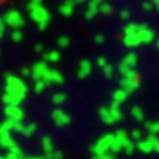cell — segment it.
Listing matches in <instances>:
<instances>
[{
  "instance_id": "obj_1",
  "label": "cell",
  "mask_w": 159,
  "mask_h": 159,
  "mask_svg": "<svg viewBox=\"0 0 159 159\" xmlns=\"http://www.w3.org/2000/svg\"><path fill=\"white\" fill-rule=\"evenodd\" d=\"M28 87L25 81L21 80L16 75L7 74L5 78V94L2 100L6 106H18L27 96Z\"/></svg>"
},
{
  "instance_id": "obj_2",
  "label": "cell",
  "mask_w": 159,
  "mask_h": 159,
  "mask_svg": "<svg viewBox=\"0 0 159 159\" xmlns=\"http://www.w3.org/2000/svg\"><path fill=\"white\" fill-rule=\"evenodd\" d=\"M28 12L31 19L34 21L40 28H44L46 25L50 21V15H49V11L44 9L41 5L39 6H28Z\"/></svg>"
},
{
  "instance_id": "obj_3",
  "label": "cell",
  "mask_w": 159,
  "mask_h": 159,
  "mask_svg": "<svg viewBox=\"0 0 159 159\" xmlns=\"http://www.w3.org/2000/svg\"><path fill=\"white\" fill-rule=\"evenodd\" d=\"M115 140V134H105L102 136L99 140L96 142V144L91 148V152H93V156H99V155H103V153H108L111 152V146Z\"/></svg>"
},
{
  "instance_id": "obj_4",
  "label": "cell",
  "mask_w": 159,
  "mask_h": 159,
  "mask_svg": "<svg viewBox=\"0 0 159 159\" xmlns=\"http://www.w3.org/2000/svg\"><path fill=\"white\" fill-rule=\"evenodd\" d=\"M131 142V137L130 134L124 130H118L115 133V140L112 143V146H111V153L116 155L119 150H124L125 146Z\"/></svg>"
},
{
  "instance_id": "obj_5",
  "label": "cell",
  "mask_w": 159,
  "mask_h": 159,
  "mask_svg": "<svg viewBox=\"0 0 159 159\" xmlns=\"http://www.w3.org/2000/svg\"><path fill=\"white\" fill-rule=\"evenodd\" d=\"M136 63H137V56L134 53H128V55L121 61V63H119V72L122 74V77L134 74V72H136V71H134Z\"/></svg>"
},
{
  "instance_id": "obj_6",
  "label": "cell",
  "mask_w": 159,
  "mask_h": 159,
  "mask_svg": "<svg viewBox=\"0 0 159 159\" xmlns=\"http://www.w3.org/2000/svg\"><path fill=\"white\" fill-rule=\"evenodd\" d=\"M2 19L6 24V27H12L15 30H19L24 25V16L18 11H9Z\"/></svg>"
},
{
  "instance_id": "obj_7",
  "label": "cell",
  "mask_w": 159,
  "mask_h": 159,
  "mask_svg": "<svg viewBox=\"0 0 159 159\" xmlns=\"http://www.w3.org/2000/svg\"><path fill=\"white\" fill-rule=\"evenodd\" d=\"M139 84H140V77L137 75V72L127 75V77H122V80H121V89L124 91H127L128 94H131L133 91L136 90L139 87Z\"/></svg>"
},
{
  "instance_id": "obj_8",
  "label": "cell",
  "mask_w": 159,
  "mask_h": 159,
  "mask_svg": "<svg viewBox=\"0 0 159 159\" xmlns=\"http://www.w3.org/2000/svg\"><path fill=\"white\" fill-rule=\"evenodd\" d=\"M31 77L34 78V81H39V80H44L47 72H49V66H47V62L46 61H40V62L34 63L31 66Z\"/></svg>"
},
{
  "instance_id": "obj_9",
  "label": "cell",
  "mask_w": 159,
  "mask_h": 159,
  "mask_svg": "<svg viewBox=\"0 0 159 159\" xmlns=\"http://www.w3.org/2000/svg\"><path fill=\"white\" fill-rule=\"evenodd\" d=\"M52 118L55 121V124L59 125V127H65V125H68L71 122V116L61 108H56L52 112Z\"/></svg>"
},
{
  "instance_id": "obj_10",
  "label": "cell",
  "mask_w": 159,
  "mask_h": 159,
  "mask_svg": "<svg viewBox=\"0 0 159 159\" xmlns=\"http://www.w3.org/2000/svg\"><path fill=\"white\" fill-rule=\"evenodd\" d=\"M6 119H12V121H22L24 118V111L19 106H6L5 108Z\"/></svg>"
},
{
  "instance_id": "obj_11",
  "label": "cell",
  "mask_w": 159,
  "mask_h": 159,
  "mask_svg": "<svg viewBox=\"0 0 159 159\" xmlns=\"http://www.w3.org/2000/svg\"><path fill=\"white\" fill-rule=\"evenodd\" d=\"M46 84H62L63 83V77L62 74L59 72V71H56V69H49V72H47V75H46Z\"/></svg>"
},
{
  "instance_id": "obj_12",
  "label": "cell",
  "mask_w": 159,
  "mask_h": 159,
  "mask_svg": "<svg viewBox=\"0 0 159 159\" xmlns=\"http://www.w3.org/2000/svg\"><path fill=\"white\" fill-rule=\"evenodd\" d=\"M136 148L139 149V150H142L143 153H152V152H153V137H149V139H144V140L137 142Z\"/></svg>"
},
{
  "instance_id": "obj_13",
  "label": "cell",
  "mask_w": 159,
  "mask_h": 159,
  "mask_svg": "<svg viewBox=\"0 0 159 159\" xmlns=\"http://www.w3.org/2000/svg\"><path fill=\"white\" fill-rule=\"evenodd\" d=\"M90 72H91V62L87 61V59L81 61L78 65V77L80 78H85Z\"/></svg>"
},
{
  "instance_id": "obj_14",
  "label": "cell",
  "mask_w": 159,
  "mask_h": 159,
  "mask_svg": "<svg viewBox=\"0 0 159 159\" xmlns=\"http://www.w3.org/2000/svg\"><path fill=\"white\" fill-rule=\"evenodd\" d=\"M109 112H111V116L114 119V122L115 121H119V119L122 118V112H121V105H119V103H115V102L111 103Z\"/></svg>"
},
{
  "instance_id": "obj_15",
  "label": "cell",
  "mask_w": 159,
  "mask_h": 159,
  "mask_svg": "<svg viewBox=\"0 0 159 159\" xmlns=\"http://www.w3.org/2000/svg\"><path fill=\"white\" fill-rule=\"evenodd\" d=\"M74 7H75V3L72 0H66V2H63L62 6H61V12H62L65 16H69L72 12H74Z\"/></svg>"
},
{
  "instance_id": "obj_16",
  "label": "cell",
  "mask_w": 159,
  "mask_h": 159,
  "mask_svg": "<svg viewBox=\"0 0 159 159\" xmlns=\"http://www.w3.org/2000/svg\"><path fill=\"white\" fill-rule=\"evenodd\" d=\"M41 146H43V153L44 156H49L50 153L55 152V148H53V143H52L50 139H43V142H41Z\"/></svg>"
},
{
  "instance_id": "obj_17",
  "label": "cell",
  "mask_w": 159,
  "mask_h": 159,
  "mask_svg": "<svg viewBox=\"0 0 159 159\" xmlns=\"http://www.w3.org/2000/svg\"><path fill=\"white\" fill-rule=\"evenodd\" d=\"M99 116H100L102 121L103 122H106V124H112V122H114V119H112V116H111V112H109V108H106V106L100 108V111H99Z\"/></svg>"
},
{
  "instance_id": "obj_18",
  "label": "cell",
  "mask_w": 159,
  "mask_h": 159,
  "mask_svg": "<svg viewBox=\"0 0 159 159\" xmlns=\"http://www.w3.org/2000/svg\"><path fill=\"white\" fill-rule=\"evenodd\" d=\"M127 97H128V93H127V91H124L122 89H119V90H116L114 93V96H112V102L119 103V105H121V103L124 102Z\"/></svg>"
},
{
  "instance_id": "obj_19",
  "label": "cell",
  "mask_w": 159,
  "mask_h": 159,
  "mask_svg": "<svg viewBox=\"0 0 159 159\" xmlns=\"http://www.w3.org/2000/svg\"><path fill=\"white\" fill-rule=\"evenodd\" d=\"M5 159H24L22 158V150L19 149V146H15L13 149H11L9 150V153L5 156Z\"/></svg>"
},
{
  "instance_id": "obj_20",
  "label": "cell",
  "mask_w": 159,
  "mask_h": 159,
  "mask_svg": "<svg viewBox=\"0 0 159 159\" xmlns=\"http://www.w3.org/2000/svg\"><path fill=\"white\" fill-rule=\"evenodd\" d=\"M59 57H61V53L56 52V50H52V52H49V53H46L44 55L46 62H57Z\"/></svg>"
},
{
  "instance_id": "obj_21",
  "label": "cell",
  "mask_w": 159,
  "mask_h": 159,
  "mask_svg": "<svg viewBox=\"0 0 159 159\" xmlns=\"http://www.w3.org/2000/svg\"><path fill=\"white\" fill-rule=\"evenodd\" d=\"M131 114H133V116H134L137 121H143V119H144V112L142 111L140 106H134V108L131 109Z\"/></svg>"
},
{
  "instance_id": "obj_22",
  "label": "cell",
  "mask_w": 159,
  "mask_h": 159,
  "mask_svg": "<svg viewBox=\"0 0 159 159\" xmlns=\"http://www.w3.org/2000/svg\"><path fill=\"white\" fill-rule=\"evenodd\" d=\"M146 130H149L153 134H158L159 133V121H150V122H146Z\"/></svg>"
},
{
  "instance_id": "obj_23",
  "label": "cell",
  "mask_w": 159,
  "mask_h": 159,
  "mask_svg": "<svg viewBox=\"0 0 159 159\" xmlns=\"http://www.w3.org/2000/svg\"><path fill=\"white\" fill-rule=\"evenodd\" d=\"M52 100H53V103H55V106H56V108H59V106H61V105H62V103L65 102V94H63V93L55 94Z\"/></svg>"
},
{
  "instance_id": "obj_24",
  "label": "cell",
  "mask_w": 159,
  "mask_h": 159,
  "mask_svg": "<svg viewBox=\"0 0 159 159\" xmlns=\"http://www.w3.org/2000/svg\"><path fill=\"white\" fill-rule=\"evenodd\" d=\"M46 87H47V84H46L44 80H39V81H35V83H34V90H35V93H41V91L44 90Z\"/></svg>"
},
{
  "instance_id": "obj_25",
  "label": "cell",
  "mask_w": 159,
  "mask_h": 159,
  "mask_svg": "<svg viewBox=\"0 0 159 159\" xmlns=\"http://www.w3.org/2000/svg\"><path fill=\"white\" fill-rule=\"evenodd\" d=\"M102 71H103V74L106 75V77H112V75H114V71H115V69H114V66H112V65L108 62L102 68Z\"/></svg>"
},
{
  "instance_id": "obj_26",
  "label": "cell",
  "mask_w": 159,
  "mask_h": 159,
  "mask_svg": "<svg viewBox=\"0 0 159 159\" xmlns=\"http://www.w3.org/2000/svg\"><path fill=\"white\" fill-rule=\"evenodd\" d=\"M34 131H35V125L34 124H25V125H24L22 134H25V136H30V134H33Z\"/></svg>"
},
{
  "instance_id": "obj_27",
  "label": "cell",
  "mask_w": 159,
  "mask_h": 159,
  "mask_svg": "<svg viewBox=\"0 0 159 159\" xmlns=\"http://www.w3.org/2000/svg\"><path fill=\"white\" fill-rule=\"evenodd\" d=\"M57 44H59V47H68L69 39L66 35H62V37H59V40H57Z\"/></svg>"
},
{
  "instance_id": "obj_28",
  "label": "cell",
  "mask_w": 159,
  "mask_h": 159,
  "mask_svg": "<svg viewBox=\"0 0 159 159\" xmlns=\"http://www.w3.org/2000/svg\"><path fill=\"white\" fill-rule=\"evenodd\" d=\"M93 159H115V155L108 152V153H103V155H99V156H93Z\"/></svg>"
},
{
  "instance_id": "obj_29",
  "label": "cell",
  "mask_w": 159,
  "mask_h": 159,
  "mask_svg": "<svg viewBox=\"0 0 159 159\" xmlns=\"http://www.w3.org/2000/svg\"><path fill=\"white\" fill-rule=\"evenodd\" d=\"M111 11H112V7H111L109 3H102V6H100V12L102 13H111Z\"/></svg>"
},
{
  "instance_id": "obj_30",
  "label": "cell",
  "mask_w": 159,
  "mask_h": 159,
  "mask_svg": "<svg viewBox=\"0 0 159 159\" xmlns=\"http://www.w3.org/2000/svg\"><path fill=\"white\" fill-rule=\"evenodd\" d=\"M21 39H22V33H21L19 30H15V31L12 33V40H15V41H19Z\"/></svg>"
},
{
  "instance_id": "obj_31",
  "label": "cell",
  "mask_w": 159,
  "mask_h": 159,
  "mask_svg": "<svg viewBox=\"0 0 159 159\" xmlns=\"http://www.w3.org/2000/svg\"><path fill=\"white\" fill-rule=\"evenodd\" d=\"M5 31H6V24L3 22V19L0 18V40L3 39V35H5Z\"/></svg>"
},
{
  "instance_id": "obj_32",
  "label": "cell",
  "mask_w": 159,
  "mask_h": 159,
  "mask_svg": "<svg viewBox=\"0 0 159 159\" xmlns=\"http://www.w3.org/2000/svg\"><path fill=\"white\" fill-rule=\"evenodd\" d=\"M153 152L159 153V139H156V137H153Z\"/></svg>"
},
{
  "instance_id": "obj_33",
  "label": "cell",
  "mask_w": 159,
  "mask_h": 159,
  "mask_svg": "<svg viewBox=\"0 0 159 159\" xmlns=\"http://www.w3.org/2000/svg\"><path fill=\"white\" fill-rule=\"evenodd\" d=\"M97 63H99V66H100V68H103V66H105V65L108 63V61H106L105 57H100V59L97 61Z\"/></svg>"
},
{
  "instance_id": "obj_34",
  "label": "cell",
  "mask_w": 159,
  "mask_h": 159,
  "mask_svg": "<svg viewBox=\"0 0 159 159\" xmlns=\"http://www.w3.org/2000/svg\"><path fill=\"white\" fill-rule=\"evenodd\" d=\"M121 16H122V18H128V16H130V13H128L127 11H124L122 13H121Z\"/></svg>"
},
{
  "instance_id": "obj_35",
  "label": "cell",
  "mask_w": 159,
  "mask_h": 159,
  "mask_svg": "<svg viewBox=\"0 0 159 159\" xmlns=\"http://www.w3.org/2000/svg\"><path fill=\"white\" fill-rule=\"evenodd\" d=\"M27 159H44L43 156H31V158H27Z\"/></svg>"
},
{
  "instance_id": "obj_36",
  "label": "cell",
  "mask_w": 159,
  "mask_h": 159,
  "mask_svg": "<svg viewBox=\"0 0 159 159\" xmlns=\"http://www.w3.org/2000/svg\"><path fill=\"white\" fill-rule=\"evenodd\" d=\"M72 2H74L75 5H77V3H81V2H84V0H72Z\"/></svg>"
},
{
  "instance_id": "obj_37",
  "label": "cell",
  "mask_w": 159,
  "mask_h": 159,
  "mask_svg": "<svg viewBox=\"0 0 159 159\" xmlns=\"http://www.w3.org/2000/svg\"><path fill=\"white\" fill-rule=\"evenodd\" d=\"M6 2H9V0H0V5H5Z\"/></svg>"
},
{
  "instance_id": "obj_38",
  "label": "cell",
  "mask_w": 159,
  "mask_h": 159,
  "mask_svg": "<svg viewBox=\"0 0 159 159\" xmlns=\"http://www.w3.org/2000/svg\"><path fill=\"white\" fill-rule=\"evenodd\" d=\"M0 159H5V156H0Z\"/></svg>"
},
{
  "instance_id": "obj_39",
  "label": "cell",
  "mask_w": 159,
  "mask_h": 159,
  "mask_svg": "<svg viewBox=\"0 0 159 159\" xmlns=\"http://www.w3.org/2000/svg\"><path fill=\"white\" fill-rule=\"evenodd\" d=\"M158 49H159V41H158Z\"/></svg>"
}]
</instances>
